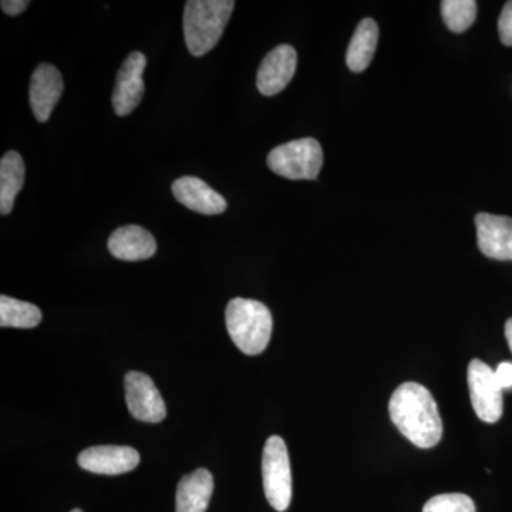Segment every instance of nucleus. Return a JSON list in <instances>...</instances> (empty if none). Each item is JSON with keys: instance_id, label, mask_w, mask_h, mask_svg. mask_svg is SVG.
Returning <instances> with one entry per match:
<instances>
[{"instance_id": "obj_1", "label": "nucleus", "mask_w": 512, "mask_h": 512, "mask_svg": "<svg viewBox=\"0 0 512 512\" xmlns=\"http://www.w3.org/2000/svg\"><path fill=\"white\" fill-rule=\"evenodd\" d=\"M394 426L414 446L431 448L443 437V421L433 394L419 383L406 382L394 390L389 403Z\"/></svg>"}, {"instance_id": "obj_2", "label": "nucleus", "mask_w": 512, "mask_h": 512, "mask_svg": "<svg viewBox=\"0 0 512 512\" xmlns=\"http://www.w3.org/2000/svg\"><path fill=\"white\" fill-rule=\"evenodd\" d=\"M234 8L232 0H190L185 3V45L192 56L207 55L218 45Z\"/></svg>"}, {"instance_id": "obj_3", "label": "nucleus", "mask_w": 512, "mask_h": 512, "mask_svg": "<svg viewBox=\"0 0 512 512\" xmlns=\"http://www.w3.org/2000/svg\"><path fill=\"white\" fill-rule=\"evenodd\" d=\"M225 323L232 342L245 355H261L269 345L274 320L264 303L254 299H232L225 311Z\"/></svg>"}, {"instance_id": "obj_4", "label": "nucleus", "mask_w": 512, "mask_h": 512, "mask_svg": "<svg viewBox=\"0 0 512 512\" xmlns=\"http://www.w3.org/2000/svg\"><path fill=\"white\" fill-rule=\"evenodd\" d=\"M266 163L288 180H315L322 170L323 151L315 138H301L274 148Z\"/></svg>"}, {"instance_id": "obj_5", "label": "nucleus", "mask_w": 512, "mask_h": 512, "mask_svg": "<svg viewBox=\"0 0 512 512\" xmlns=\"http://www.w3.org/2000/svg\"><path fill=\"white\" fill-rule=\"evenodd\" d=\"M262 480L266 500L272 508L279 512L288 510L292 501V471L288 447L282 437L272 436L266 440Z\"/></svg>"}, {"instance_id": "obj_6", "label": "nucleus", "mask_w": 512, "mask_h": 512, "mask_svg": "<svg viewBox=\"0 0 512 512\" xmlns=\"http://www.w3.org/2000/svg\"><path fill=\"white\" fill-rule=\"evenodd\" d=\"M471 404L478 419L497 423L503 416V389L495 372L483 360L473 359L467 369Z\"/></svg>"}, {"instance_id": "obj_7", "label": "nucleus", "mask_w": 512, "mask_h": 512, "mask_svg": "<svg viewBox=\"0 0 512 512\" xmlns=\"http://www.w3.org/2000/svg\"><path fill=\"white\" fill-rule=\"evenodd\" d=\"M128 412L144 423H160L167 416L163 396L150 376L128 372L124 377Z\"/></svg>"}, {"instance_id": "obj_8", "label": "nucleus", "mask_w": 512, "mask_h": 512, "mask_svg": "<svg viewBox=\"0 0 512 512\" xmlns=\"http://www.w3.org/2000/svg\"><path fill=\"white\" fill-rule=\"evenodd\" d=\"M146 66L147 57L141 52L131 53L121 64L113 97H111L117 116L124 117L133 113L143 100V74Z\"/></svg>"}, {"instance_id": "obj_9", "label": "nucleus", "mask_w": 512, "mask_h": 512, "mask_svg": "<svg viewBox=\"0 0 512 512\" xmlns=\"http://www.w3.org/2000/svg\"><path fill=\"white\" fill-rule=\"evenodd\" d=\"M83 470L101 476H120L140 464V454L127 446H96L86 448L77 457Z\"/></svg>"}, {"instance_id": "obj_10", "label": "nucleus", "mask_w": 512, "mask_h": 512, "mask_svg": "<svg viewBox=\"0 0 512 512\" xmlns=\"http://www.w3.org/2000/svg\"><path fill=\"white\" fill-rule=\"evenodd\" d=\"M298 55L291 45L275 47L262 60L256 76V86L264 96H275L286 89L296 72Z\"/></svg>"}, {"instance_id": "obj_11", "label": "nucleus", "mask_w": 512, "mask_h": 512, "mask_svg": "<svg viewBox=\"0 0 512 512\" xmlns=\"http://www.w3.org/2000/svg\"><path fill=\"white\" fill-rule=\"evenodd\" d=\"M64 90L62 74L52 64L36 67L30 79V107L39 123H46L52 116Z\"/></svg>"}, {"instance_id": "obj_12", "label": "nucleus", "mask_w": 512, "mask_h": 512, "mask_svg": "<svg viewBox=\"0 0 512 512\" xmlns=\"http://www.w3.org/2000/svg\"><path fill=\"white\" fill-rule=\"evenodd\" d=\"M478 248L497 261H512V218L478 214L476 217Z\"/></svg>"}, {"instance_id": "obj_13", "label": "nucleus", "mask_w": 512, "mask_h": 512, "mask_svg": "<svg viewBox=\"0 0 512 512\" xmlns=\"http://www.w3.org/2000/svg\"><path fill=\"white\" fill-rule=\"evenodd\" d=\"M175 200L188 210L204 215H220L227 210V201L197 177H181L173 184Z\"/></svg>"}, {"instance_id": "obj_14", "label": "nucleus", "mask_w": 512, "mask_h": 512, "mask_svg": "<svg viewBox=\"0 0 512 512\" xmlns=\"http://www.w3.org/2000/svg\"><path fill=\"white\" fill-rule=\"evenodd\" d=\"M109 251L120 261H146L156 255L157 242L147 229L138 225H126L111 234Z\"/></svg>"}, {"instance_id": "obj_15", "label": "nucleus", "mask_w": 512, "mask_h": 512, "mask_svg": "<svg viewBox=\"0 0 512 512\" xmlns=\"http://www.w3.org/2000/svg\"><path fill=\"white\" fill-rule=\"evenodd\" d=\"M214 493L210 471L198 468L181 478L175 495V512H205Z\"/></svg>"}, {"instance_id": "obj_16", "label": "nucleus", "mask_w": 512, "mask_h": 512, "mask_svg": "<svg viewBox=\"0 0 512 512\" xmlns=\"http://www.w3.org/2000/svg\"><path fill=\"white\" fill-rule=\"evenodd\" d=\"M377 42H379V26L373 19H363L357 25L346 53V64L353 73L365 72L369 67L375 56Z\"/></svg>"}, {"instance_id": "obj_17", "label": "nucleus", "mask_w": 512, "mask_h": 512, "mask_svg": "<svg viewBox=\"0 0 512 512\" xmlns=\"http://www.w3.org/2000/svg\"><path fill=\"white\" fill-rule=\"evenodd\" d=\"M25 183V163L18 151H9L0 161V214L9 215Z\"/></svg>"}, {"instance_id": "obj_18", "label": "nucleus", "mask_w": 512, "mask_h": 512, "mask_svg": "<svg viewBox=\"0 0 512 512\" xmlns=\"http://www.w3.org/2000/svg\"><path fill=\"white\" fill-rule=\"evenodd\" d=\"M42 322V311L36 305L10 296H0L2 328L33 329Z\"/></svg>"}, {"instance_id": "obj_19", "label": "nucleus", "mask_w": 512, "mask_h": 512, "mask_svg": "<svg viewBox=\"0 0 512 512\" xmlns=\"http://www.w3.org/2000/svg\"><path fill=\"white\" fill-rule=\"evenodd\" d=\"M441 13L448 29L463 33L473 26L477 16V2L474 0H444Z\"/></svg>"}, {"instance_id": "obj_20", "label": "nucleus", "mask_w": 512, "mask_h": 512, "mask_svg": "<svg viewBox=\"0 0 512 512\" xmlns=\"http://www.w3.org/2000/svg\"><path fill=\"white\" fill-rule=\"evenodd\" d=\"M423 512H476V504L466 494H440L427 501Z\"/></svg>"}, {"instance_id": "obj_21", "label": "nucleus", "mask_w": 512, "mask_h": 512, "mask_svg": "<svg viewBox=\"0 0 512 512\" xmlns=\"http://www.w3.org/2000/svg\"><path fill=\"white\" fill-rule=\"evenodd\" d=\"M498 33L505 46H512V0L505 3L500 19H498Z\"/></svg>"}, {"instance_id": "obj_22", "label": "nucleus", "mask_w": 512, "mask_h": 512, "mask_svg": "<svg viewBox=\"0 0 512 512\" xmlns=\"http://www.w3.org/2000/svg\"><path fill=\"white\" fill-rule=\"evenodd\" d=\"M495 377H497L498 383H500L501 389L511 390L512 389V363L503 362L497 366L494 370Z\"/></svg>"}, {"instance_id": "obj_23", "label": "nucleus", "mask_w": 512, "mask_h": 512, "mask_svg": "<svg viewBox=\"0 0 512 512\" xmlns=\"http://www.w3.org/2000/svg\"><path fill=\"white\" fill-rule=\"evenodd\" d=\"M29 5L30 2H28V0H3V2L0 3L3 12L9 16L20 15V13H23L26 9H28Z\"/></svg>"}, {"instance_id": "obj_24", "label": "nucleus", "mask_w": 512, "mask_h": 512, "mask_svg": "<svg viewBox=\"0 0 512 512\" xmlns=\"http://www.w3.org/2000/svg\"><path fill=\"white\" fill-rule=\"evenodd\" d=\"M505 339H507L508 346H510L512 352V318L507 320L505 323Z\"/></svg>"}, {"instance_id": "obj_25", "label": "nucleus", "mask_w": 512, "mask_h": 512, "mask_svg": "<svg viewBox=\"0 0 512 512\" xmlns=\"http://www.w3.org/2000/svg\"><path fill=\"white\" fill-rule=\"evenodd\" d=\"M72 512H83V511L79 510V508H76V510H73Z\"/></svg>"}]
</instances>
